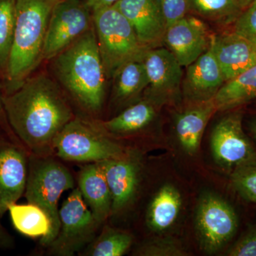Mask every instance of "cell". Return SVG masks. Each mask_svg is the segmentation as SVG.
<instances>
[{"label":"cell","instance_id":"6da1fadb","mask_svg":"<svg viewBox=\"0 0 256 256\" xmlns=\"http://www.w3.org/2000/svg\"><path fill=\"white\" fill-rule=\"evenodd\" d=\"M2 100L10 127L28 153L54 156L56 139L75 118L60 84L45 73L32 74Z\"/></svg>","mask_w":256,"mask_h":256},{"label":"cell","instance_id":"7a4b0ae2","mask_svg":"<svg viewBox=\"0 0 256 256\" xmlns=\"http://www.w3.org/2000/svg\"><path fill=\"white\" fill-rule=\"evenodd\" d=\"M50 60L62 89L86 112L99 114L105 101L108 78L94 25Z\"/></svg>","mask_w":256,"mask_h":256},{"label":"cell","instance_id":"3957f363","mask_svg":"<svg viewBox=\"0 0 256 256\" xmlns=\"http://www.w3.org/2000/svg\"><path fill=\"white\" fill-rule=\"evenodd\" d=\"M60 0H16L14 40L4 92H15L42 62L44 44L52 12Z\"/></svg>","mask_w":256,"mask_h":256},{"label":"cell","instance_id":"277c9868","mask_svg":"<svg viewBox=\"0 0 256 256\" xmlns=\"http://www.w3.org/2000/svg\"><path fill=\"white\" fill-rule=\"evenodd\" d=\"M75 188L76 180L70 170L53 156L30 154L24 196L28 203L44 210L50 218L52 228L43 246H48L58 235L60 228L58 202L62 194Z\"/></svg>","mask_w":256,"mask_h":256},{"label":"cell","instance_id":"5b68a950","mask_svg":"<svg viewBox=\"0 0 256 256\" xmlns=\"http://www.w3.org/2000/svg\"><path fill=\"white\" fill-rule=\"evenodd\" d=\"M98 46L108 79L124 64L142 60L148 48L142 46L127 18L114 5L92 11Z\"/></svg>","mask_w":256,"mask_h":256},{"label":"cell","instance_id":"8992f818","mask_svg":"<svg viewBox=\"0 0 256 256\" xmlns=\"http://www.w3.org/2000/svg\"><path fill=\"white\" fill-rule=\"evenodd\" d=\"M128 150L94 122L76 117L62 130L54 143V156L85 164L120 158Z\"/></svg>","mask_w":256,"mask_h":256},{"label":"cell","instance_id":"52a82bcc","mask_svg":"<svg viewBox=\"0 0 256 256\" xmlns=\"http://www.w3.org/2000/svg\"><path fill=\"white\" fill-rule=\"evenodd\" d=\"M58 235L48 248L56 256H73L84 250L97 236L100 224L96 220L78 188L72 190L60 208Z\"/></svg>","mask_w":256,"mask_h":256},{"label":"cell","instance_id":"ba28073f","mask_svg":"<svg viewBox=\"0 0 256 256\" xmlns=\"http://www.w3.org/2000/svg\"><path fill=\"white\" fill-rule=\"evenodd\" d=\"M195 222L202 246L208 254L225 247L238 226V216L232 205L213 193H204L200 197Z\"/></svg>","mask_w":256,"mask_h":256},{"label":"cell","instance_id":"9c48e42d","mask_svg":"<svg viewBox=\"0 0 256 256\" xmlns=\"http://www.w3.org/2000/svg\"><path fill=\"white\" fill-rule=\"evenodd\" d=\"M92 25V12L82 0H60L48 22L42 60L54 58Z\"/></svg>","mask_w":256,"mask_h":256},{"label":"cell","instance_id":"30bf717a","mask_svg":"<svg viewBox=\"0 0 256 256\" xmlns=\"http://www.w3.org/2000/svg\"><path fill=\"white\" fill-rule=\"evenodd\" d=\"M214 158L222 168L232 172L256 160V150L242 128V114L233 112L215 126L210 138Z\"/></svg>","mask_w":256,"mask_h":256},{"label":"cell","instance_id":"8fae6325","mask_svg":"<svg viewBox=\"0 0 256 256\" xmlns=\"http://www.w3.org/2000/svg\"><path fill=\"white\" fill-rule=\"evenodd\" d=\"M148 78L146 98L156 106L178 98L182 86V66L164 46L150 48L143 57Z\"/></svg>","mask_w":256,"mask_h":256},{"label":"cell","instance_id":"7c38bea8","mask_svg":"<svg viewBox=\"0 0 256 256\" xmlns=\"http://www.w3.org/2000/svg\"><path fill=\"white\" fill-rule=\"evenodd\" d=\"M112 195L110 216L122 214L134 203L139 191L142 162L139 153L128 150L120 158L98 162Z\"/></svg>","mask_w":256,"mask_h":256},{"label":"cell","instance_id":"4fadbf2b","mask_svg":"<svg viewBox=\"0 0 256 256\" xmlns=\"http://www.w3.org/2000/svg\"><path fill=\"white\" fill-rule=\"evenodd\" d=\"M30 153L18 140L0 136V216L24 194Z\"/></svg>","mask_w":256,"mask_h":256},{"label":"cell","instance_id":"5bb4252c","mask_svg":"<svg viewBox=\"0 0 256 256\" xmlns=\"http://www.w3.org/2000/svg\"><path fill=\"white\" fill-rule=\"evenodd\" d=\"M214 35L203 20L188 14L166 28L163 46L188 67L210 48Z\"/></svg>","mask_w":256,"mask_h":256},{"label":"cell","instance_id":"9a60e30c","mask_svg":"<svg viewBox=\"0 0 256 256\" xmlns=\"http://www.w3.org/2000/svg\"><path fill=\"white\" fill-rule=\"evenodd\" d=\"M114 6L132 24L143 46H163L168 24L162 0H119Z\"/></svg>","mask_w":256,"mask_h":256},{"label":"cell","instance_id":"2e32d148","mask_svg":"<svg viewBox=\"0 0 256 256\" xmlns=\"http://www.w3.org/2000/svg\"><path fill=\"white\" fill-rule=\"evenodd\" d=\"M226 82L210 44L204 54L188 66L182 92L192 104L206 102L214 98Z\"/></svg>","mask_w":256,"mask_h":256},{"label":"cell","instance_id":"e0dca14e","mask_svg":"<svg viewBox=\"0 0 256 256\" xmlns=\"http://www.w3.org/2000/svg\"><path fill=\"white\" fill-rule=\"evenodd\" d=\"M212 46L226 82L256 64V46L234 30L214 35Z\"/></svg>","mask_w":256,"mask_h":256},{"label":"cell","instance_id":"ac0fdd59","mask_svg":"<svg viewBox=\"0 0 256 256\" xmlns=\"http://www.w3.org/2000/svg\"><path fill=\"white\" fill-rule=\"evenodd\" d=\"M78 186L96 220L102 225L110 216L112 195L100 163H88L78 176Z\"/></svg>","mask_w":256,"mask_h":256},{"label":"cell","instance_id":"d6986e66","mask_svg":"<svg viewBox=\"0 0 256 256\" xmlns=\"http://www.w3.org/2000/svg\"><path fill=\"white\" fill-rule=\"evenodd\" d=\"M216 112V107L212 99L193 104L178 114L175 121V132L180 146L186 154L194 156L198 152L207 124Z\"/></svg>","mask_w":256,"mask_h":256},{"label":"cell","instance_id":"ffe728a7","mask_svg":"<svg viewBox=\"0 0 256 256\" xmlns=\"http://www.w3.org/2000/svg\"><path fill=\"white\" fill-rule=\"evenodd\" d=\"M156 108L154 102L144 98L126 107L116 117L106 121H94V124L109 137L130 136L142 130L152 122Z\"/></svg>","mask_w":256,"mask_h":256},{"label":"cell","instance_id":"44dd1931","mask_svg":"<svg viewBox=\"0 0 256 256\" xmlns=\"http://www.w3.org/2000/svg\"><path fill=\"white\" fill-rule=\"evenodd\" d=\"M182 206L178 188L170 184L163 185L153 196L146 214V223L152 232L162 233L176 222Z\"/></svg>","mask_w":256,"mask_h":256},{"label":"cell","instance_id":"7402d4cb","mask_svg":"<svg viewBox=\"0 0 256 256\" xmlns=\"http://www.w3.org/2000/svg\"><path fill=\"white\" fill-rule=\"evenodd\" d=\"M112 99L117 105L129 106L140 100L146 92L148 78L142 60L124 64L114 74Z\"/></svg>","mask_w":256,"mask_h":256},{"label":"cell","instance_id":"603a6c76","mask_svg":"<svg viewBox=\"0 0 256 256\" xmlns=\"http://www.w3.org/2000/svg\"><path fill=\"white\" fill-rule=\"evenodd\" d=\"M256 99V64L224 84L214 101L217 111L232 110Z\"/></svg>","mask_w":256,"mask_h":256},{"label":"cell","instance_id":"cb8c5ba5","mask_svg":"<svg viewBox=\"0 0 256 256\" xmlns=\"http://www.w3.org/2000/svg\"><path fill=\"white\" fill-rule=\"evenodd\" d=\"M10 218L15 229L30 238H40V244L48 238L50 232V222L48 216L36 205L28 203H13L8 207Z\"/></svg>","mask_w":256,"mask_h":256},{"label":"cell","instance_id":"d4e9b609","mask_svg":"<svg viewBox=\"0 0 256 256\" xmlns=\"http://www.w3.org/2000/svg\"><path fill=\"white\" fill-rule=\"evenodd\" d=\"M242 11L238 0H188V14L220 26L234 24Z\"/></svg>","mask_w":256,"mask_h":256},{"label":"cell","instance_id":"484cf974","mask_svg":"<svg viewBox=\"0 0 256 256\" xmlns=\"http://www.w3.org/2000/svg\"><path fill=\"white\" fill-rule=\"evenodd\" d=\"M132 234L120 229L106 226L102 232L84 250L88 256H122L132 246Z\"/></svg>","mask_w":256,"mask_h":256},{"label":"cell","instance_id":"4316f807","mask_svg":"<svg viewBox=\"0 0 256 256\" xmlns=\"http://www.w3.org/2000/svg\"><path fill=\"white\" fill-rule=\"evenodd\" d=\"M16 0H0V79L4 82L14 40Z\"/></svg>","mask_w":256,"mask_h":256},{"label":"cell","instance_id":"83f0119b","mask_svg":"<svg viewBox=\"0 0 256 256\" xmlns=\"http://www.w3.org/2000/svg\"><path fill=\"white\" fill-rule=\"evenodd\" d=\"M230 183L244 200L256 204V160L234 170Z\"/></svg>","mask_w":256,"mask_h":256},{"label":"cell","instance_id":"f1b7e54d","mask_svg":"<svg viewBox=\"0 0 256 256\" xmlns=\"http://www.w3.org/2000/svg\"><path fill=\"white\" fill-rule=\"evenodd\" d=\"M136 255L142 256H188L182 247L172 239H156L144 242L138 248Z\"/></svg>","mask_w":256,"mask_h":256},{"label":"cell","instance_id":"f546056e","mask_svg":"<svg viewBox=\"0 0 256 256\" xmlns=\"http://www.w3.org/2000/svg\"><path fill=\"white\" fill-rule=\"evenodd\" d=\"M233 30L256 46V0L242 12L234 24Z\"/></svg>","mask_w":256,"mask_h":256},{"label":"cell","instance_id":"4dcf8cb0","mask_svg":"<svg viewBox=\"0 0 256 256\" xmlns=\"http://www.w3.org/2000/svg\"><path fill=\"white\" fill-rule=\"evenodd\" d=\"M227 255L256 256V224L250 226L230 247Z\"/></svg>","mask_w":256,"mask_h":256},{"label":"cell","instance_id":"1f68e13d","mask_svg":"<svg viewBox=\"0 0 256 256\" xmlns=\"http://www.w3.org/2000/svg\"><path fill=\"white\" fill-rule=\"evenodd\" d=\"M188 0H162L168 26L188 14Z\"/></svg>","mask_w":256,"mask_h":256},{"label":"cell","instance_id":"d6a6232c","mask_svg":"<svg viewBox=\"0 0 256 256\" xmlns=\"http://www.w3.org/2000/svg\"><path fill=\"white\" fill-rule=\"evenodd\" d=\"M0 216V249L10 250L15 247L14 239L12 236L5 228L1 222Z\"/></svg>","mask_w":256,"mask_h":256},{"label":"cell","instance_id":"836d02e7","mask_svg":"<svg viewBox=\"0 0 256 256\" xmlns=\"http://www.w3.org/2000/svg\"><path fill=\"white\" fill-rule=\"evenodd\" d=\"M0 126H1L3 130H4L5 132H6V134H8L10 137L18 140L15 137L14 133L12 131L9 124H8V119H6L4 108V104H3L2 92H1V87H0Z\"/></svg>","mask_w":256,"mask_h":256},{"label":"cell","instance_id":"e575fe53","mask_svg":"<svg viewBox=\"0 0 256 256\" xmlns=\"http://www.w3.org/2000/svg\"><path fill=\"white\" fill-rule=\"evenodd\" d=\"M92 11L112 6L119 0H82Z\"/></svg>","mask_w":256,"mask_h":256},{"label":"cell","instance_id":"d590c367","mask_svg":"<svg viewBox=\"0 0 256 256\" xmlns=\"http://www.w3.org/2000/svg\"><path fill=\"white\" fill-rule=\"evenodd\" d=\"M248 129L252 138L256 141V118L249 122Z\"/></svg>","mask_w":256,"mask_h":256},{"label":"cell","instance_id":"8d00e7d4","mask_svg":"<svg viewBox=\"0 0 256 256\" xmlns=\"http://www.w3.org/2000/svg\"><path fill=\"white\" fill-rule=\"evenodd\" d=\"M238 1L242 10H244L246 8H247L249 5L252 4L254 0H238Z\"/></svg>","mask_w":256,"mask_h":256},{"label":"cell","instance_id":"74e56055","mask_svg":"<svg viewBox=\"0 0 256 256\" xmlns=\"http://www.w3.org/2000/svg\"><path fill=\"white\" fill-rule=\"evenodd\" d=\"M2 128L1 127V126H0V136H2Z\"/></svg>","mask_w":256,"mask_h":256}]
</instances>
